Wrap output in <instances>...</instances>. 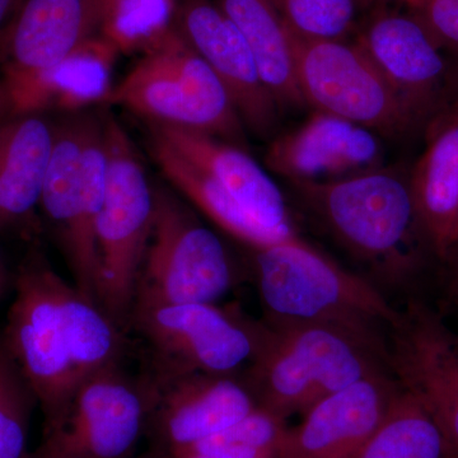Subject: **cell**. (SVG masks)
I'll list each match as a JSON object with an SVG mask.
<instances>
[{"label": "cell", "instance_id": "cell-36", "mask_svg": "<svg viewBox=\"0 0 458 458\" xmlns=\"http://www.w3.org/2000/svg\"><path fill=\"white\" fill-rule=\"evenodd\" d=\"M370 2H379V3H388V2H400V3H403V4H406V3L409 2V0H370Z\"/></svg>", "mask_w": 458, "mask_h": 458}, {"label": "cell", "instance_id": "cell-8", "mask_svg": "<svg viewBox=\"0 0 458 458\" xmlns=\"http://www.w3.org/2000/svg\"><path fill=\"white\" fill-rule=\"evenodd\" d=\"M56 271L38 250L21 262L14 301L2 331L9 352L35 394L45 423L64 409L84 378L75 367L71 344L57 309Z\"/></svg>", "mask_w": 458, "mask_h": 458}, {"label": "cell", "instance_id": "cell-20", "mask_svg": "<svg viewBox=\"0 0 458 458\" xmlns=\"http://www.w3.org/2000/svg\"><path fill=\"white\" fill-rule=\"evenodd\" d=\"M101 0H26L12 26L5 80L29 77L98 35Z\"/></svg>", "mask_w": 458, "mask_h": 458}, {"label": "cell", "instance_id": "cell-31", "mask_svg": "<svg viewBox=\"0 0 458 458\" xmlns=\"http://www.w3.org/2000/svg\"><path fill=\"white\" fill-rule=\"evenodd\" d=\"M448 295H450L452 301L458 303V258L456 262H454L451 282L450 284H448Z\"/></svg>", "mask_w": 458, "mask_h": 458}, {"label": "cell", "instance_id": "cell-14", "mask_svg": "<svg viewBox=\"0 0 458 458\" xmlns=\"http://www.w3.org/2000/svg\"><path fill=\"white\" fill-rule=\"evenodd\" d=\"M174 29L213 69L245 128L259 137H269L280 108L245 38L216 0H177Z\"/></svg>", "mask_w": 458, "mask_h": 458}, {"label": "cell", "instance_id": "cell-34", "mask_svg": "<svg viewBox=\"0 0 458 458\" xmlns=\"http://www.w3.org/2000/svg\"><path fill=\"white\" fill-rule=\"evenodd\" d=\"M4 107H7V102H5L4 89H3V86L0 84V113H2Z\"/></svg>", "mask_w": 458, "mask_h": 458}, {"label": "cell", "instance_id": "cell-24", "mask_svg": "<svg viewBox=\"0 0 458 458\" xmlns=\"http://www.w3.org/2000/svg\"><path fill=\"white\" fill-rule=\"evenodd\" d=\"M152 147L157 165L165 179L229 236L251 247L254 251L293 238L265 227L221 185L165 141L153 137Z\"/></svg>", "mask_w": 458, "mask_h": 458}, {"label": "cell", "instance_id": "cell-37", "mask_svg": "<svg viewBox=\"0 0 458 458\" xmlns=\"http://www.w3.org/2000/svg\"><path fill=\"white\" fill-rule=\"evenodd\" d=\"M458 243V223L456 225V229H454V246H456Z\"/></svg>", "mask_w": 458, "mask_h": 458}, {"label": "cell", "instance_id": "cell-3", "mask_svg": "<svg viewBox=\"0 0 458 458\" xmlns=\"http://www.w3.org/2000/svg\"><path fill=\"white\" fill-rule=\"evenodd\" d=\"M259 292L267 316L327 322L388 343L399 318L384 294L300 236L255 251Z\"/></svg>", "mask_w": 458, "mask_h": 458}, {"label": "cell", "instance_id": "cell-22", "mask_svg": "<svg viewBox=\"0 0 458 458\" xmlns=\"http://www.w3.org/2000/svg\"><path fill=\"white\" fill-rule=\"evenodd\" d=\"M55 128L40 114L0 123V231L31 218L40 207Z\"/></svg>", "mask_w": 458, "mask_h": 458}, {"label": "cell", "instance_id": "cell-26", "mask_svg": "<svg viewBox=\"0 0 458 458\" xmlns=\"http://www.w3.org/2000/svg\"><path fill=\"white\" fill-rule=\"evenodd\" d=\"M177 0H101L98 35L119 54L147 53L174 29Z\"/></svg>", "mask_w": 458, "mask_h": 458}, {"label": "cell", "instance_id": "cell-2", "mask_svg": "<svg viewBox=\"0 0 458 458\" xmlns=\"http://www.w3.org/2000/svg\"><path fill=\"white\" fill-rule=\"evenodd\" d=\"M291 183L336 240L379 276L400 282L418 269L421 241L428 240L403 172L379 167Z\"/></svg>", "mask_w": 458, "mask_h": 458}, {"label": "cell", "instance_id": "cell-19", "mask_svg": "<svg viewBox=\"0 0 458 458\" xmlns=\"http://www.w3.org/2000/svg\"><path fill=\"white\" fill-rule=\"evenodd\" d=\"M119 55L113 45L98 35L60 62L29 77L5 80V102L14 114L45 110L73 111L108 99L114 66Z\"/></svg>", "mask_w": 458, "mask_h": 458}, {"label": "cell", "instance_id": "cell-27", "mask_svg": "<svg viewBox=\"0 0 458 458\" xmlns=\"http://www.w3.org/2000/svg\"><path fill=\"white\" fill-rule=\"evenodd\" d=\"M286 429L285 419L258 406L233 426L172 458H276Z\"/></svg>", "mask_w": 458, "mask_h": 458}, {"label": "cell", "instance_id": "cell-15", "mask_svg": "<svg viewBox=\"0 0 458 458\" xmlns=\"http://www.w3.org/2000/svg\"><path fill=\"white\" fill-rule=\"evenodd\" d=\"M355 42L415 119L429 114L448 82L451 68L442 47L414 14L376 9Z\"/></svg>", "mask_w": 458, "mask_h": 458}, {"label": "cell", "instance_id": "cell-10", "mask_svg": "<svg viewBox=\"0 0 458 458\" xmlns=\"http://www.w3.org/2000/svg\"><path fill=\"white\" fill-rule=\"evenodd\" d=\"M149 387L123 366L87 377L27 458H131L147 432Z\"/></svg>", "mask_w": 458, "mask_h": 458}, {"label": "cell", "instance_id": "cell-4", "mask_svg": "<svg viewBox=\"0 0 458 458\" xmlns=\"http://www.w3.org/2000/svg\"><path fill=\"white\" fill-rule=\"evenodd\" d=\"M152 123L212 135L245 148V125L219 78L185 38L172 30L141 54L107 99Z\"/></svg>", "mask_w": 458, "mask_h": 458}, {"label": "cell", "instance_id": "cell-9", "mask_svg": "<svg viewBox=\"0 0 458 458\" xmlns=\"http://www.w3.org/2000/svg\"><path fill=\"white\" fill-rule=\"evenodd\" d=\"M149 348V369L241 375L254 357L252 318L214 303L134 304L128 333Z\"/></svg>", "mask_w": 458, "mask_h": 458}, {"label": "cell", "instance_id": "cell-12", "mask_svg": "<svg viewBox=\"0 0 458 458\" xmlns=\"http://www.w3.org/2000/svg\"><path fill=\"white\" fill-rule=\"evenodd\" d=\"M388 367L438 426L448 458H458V334L427 304L410 301L388 333Z\"/></svg>", "mask_w": 458, "mask_h": 458}, {"label": "cell", "instance_id": "cell-30", "mask_svg": "<svg viewBox=\"0 0 458 458\" xmlns=\"http://www.w3.org/2000/svg\"><path fill=\"white\" fill-rule=\"evenodd\" d=\"M405 5L439 47L458 51V0H409Z\"/></svg>", "mask_w": 458, "mask_h": 458}, {"label": "cell", "instance_id": "cell-18", "mask_svg": "<svg viewBox=\"0 0 458 458\" xmlns=\"http://www.w3.org/2000/svg\"><path fill=\"white\" fill-rule=\"evenodd\" d=\"M152 135L221 185L265 227L300 236L282 191L243 148L204 132L152 123Z\"/></svg>", "mask_w": 458, "mask_h": 458}, {"label": "cell", "instance_id": "cell-7", "mask_svg": "<svg viewBox=\"0 0 458 458\" xmlns=\"http://www.w3.org/2000/svg\"><path fill=\"white\" fill-rule=\"evenodd\" d=\"M237 279L236 267L219 237L176 195L155 188L152 237L134 304L216 303Z\"/></svg>", "mask_w": 458, "mask_h": 458}, {"label": "cell", "instance_id": "cell-5", "mask_svg": "<svg viewBox=\"0 0 458 458\" xmlns=\"http://www.w3.org/2000/svg\"><path fill=\"white\" fill-rule=\"evenodd\" d=\"M105 131L106 186L96 225L98 301L128 334L138 280L152 237L155 188L123 126L108 119Z\"/></svg>", "mask_w": 458, "mask_h": 458}, {"label": "cell", "instance_id": "cell-21", "mask_svg": "<svg viewBox=\"0 0 458 458\" xmlns=\"http://www.w3.org/2000/svg\"><path fill=\"white\" fill-rule=\"evenodd\" d=\"M409 183L428 243L445 258L458 223V111L433 123Z\"/></svg>", "mask_w": 458, "mask_h": 458}, {"label": "cell", "instance_id": "cell-11", "mask_svg": "<svg viewBox=\"0 0 458 458\" xmlns=\"http://www.w3.org/2000/svg\"><path fill=\"white\" fill-rule=\"evenodd\" d=\"M291 41L298 87L315 111L376 134L399 135L418 122L357 42L306 40L292 32Z\"/></svg>", "mask_w": 458, "mask_h": 458}, {"label": "cell", "instance_id": "cell-6", "mask_svg": "<svg viewBox=\"0 0 458 458\" xmlns=\"http://www.w3.org/2000/svg\"><path fill=\"white\" fill-rule=\"evenodd\" d=\"M107 174L105 123L78 117L55 128L40 207L55 231L74 285L98 301L96 225Z\"/></svg>", "mask_w": 458, "mask_h": 458}, {"label": "cell", "instance_id": "cell-32", "mask_svg": "<svg viewBox=\"0 0 458 458\" xmlns=\"http://www.w3.org/2000/svg\"><path fill=\"white\" fill-rule=\"evenodd\" d=\"M9 285V274L7 267H5L4 260H3L2 254H0V298L7 291Z\"/></svg>", "mask_w": 458, "mask_h": 458}, {"label": "cell", "instance_id": "cell-33", "mask_svg": "<svg viewBox=\"0 0 458 458\" xmlns=\"http://www.w3.org/2000/svg\"><path fill=\"white\" fill-rule=\"evenodd\" d=\"M13 4L14 0H0V26L4 22Z\"/></svg>", "mask_w": 458, "mask_h": 458}, {"label": "cell", "instance_id": "cell-16", "mask_svg": "<svg viewBox=\"0 0 458 458\" xmlns=\"http://www.w3.org/2000/svg\"><path fill=\"white\" fill-rule=\"evenodd\" d=\"M385 149L376 132L316 111L267 148V170L291 181L342 179L382 167Z\"/></svg>", "mask_w": 458, "mask_h": 458}, {"label": "cell", "instance_id": "cell-29", "mask_svg": "<svg viewBox=\"0 0 458 458\" xmlns=\"http://www.w3.org/2000/svg\"><path fill=\"white\" fill-rule=\"evenodd\" d=\"M289 31L306 40H346L357 29L358 0H271Z\"/></svg>", "mask_w": 458, "mask_h": 458}, {"label": "cell", "instance_id": "cell-38", "mask_svg": "<svg viewBox=\"0 0 458 458\" xmlns=\"http://www.w3.org/2000/svg\"><path fill=\"white\" fill-rule=\"evenodd\" d=\"M358 2H360V4H369V3H370V0H358Z\"/></svg>", "mask_w": 458, "mask_h": 458}, {"label": "cell", "instance_id": "cell-13", "mask_svg": "<svg viewBox=\"0 0 458 458\" xmlns=\"http://www.w3.org/2000/svg\"><path fill=\"white\" fill-rule=\"evenodd\" d=\"M143 376L150 393L147 432L170 458L258 408L240 375L148 370Z\"/></svg>", "mask_w": 458, "mask_h": 458}, {"label": "cell", "instance_id": "cell-17", "mask_svg": "<svg viewBox=\"0 0 458 458\" xmlns=\"http://www.w3.org/2000/svg\"><path fill=\"white\" fill-rule=\"evenodd\" d=\"M397 390L393 373H378L327 397L286 429L276 458L357 457Z\"/></svg>", "mask_w": 458, "mask_h": 458}, {"label": "cell", "instance_id": "cell-35", "mask_svg": "<svg viewBox=\"0 0 458 458\" xmlns=\"http://www.w3.org/2000/svg\"><path fill=\"white\" fill-rule=\"evenodd\" d=\"M448 81H452V82L458 86V68L456 71H450V77H448Z\"/></svg>", "mask_w": 458, "mask_h": 458}, {"label": "cell", "instance_id": "cell-25", "mask_svg": "<svg viewBox=\"0 0 458 458\" xmlns=\"http://www.w3.org/2000/svg\"><path fill=\"white\" fill-rule=\"evenodd\" d=\"M355 458H448V452L432 417L399 385L381 423Z\"/></svg>", "mask_w": 458, "mask_h": 458}, {"label": "cell", "instance_id": "cell-1", "mask_svg": "<svg viewBox=\"0 0 458 458\" xmlns=\"http://www.w3.org/2000/svg\"><path fill=\"white\" fill-rule=\"evenodd\" d=\"M254 357L241 372L259 408L304 415L321 401L378 373H391L388 344L327 322L252 318Z\"/></svg>", "mask_w": 458, "mask_h": 458}, {"label": "cell", "instance_id": "cell-23", "mask_svg": "<svg viewBox=\"0 0 458 458\" xmlns=\"http://www.w3.org/2000/svg\"><path fill=\"white\" fill-rule=\"evenodd\" d=\"M254 56L279 108L306 105L295 77L291 32L271 0H216Z\"/></svg>", "mask_w": 458, "mask_h": 458}, {"label": "cell", "instance_id": "cell-39", "mask_svg": "<svg viewBox=\"0 0 458 458\" xmlns=\"http://www.w3.org/2000/svg\"><path fill=\"white\" fill-rule=\"evenodd\" d=\"M185 458H212V457H204V456H191V457H185Z\"/></svg>", "mask_w": 458, "mask_h": 458}, {"label": "cell", "instance_id": "cell-28", "mask_svg": "<svg viewBox=\"0 0 458 458\" xmlns=\"http://www.w3.org/2000/svg\"><path fill=\"white\" fill-rule=\"evenodd\" d=\"M35 394L0 331V458H27Z\"/></svg>", "mask_w": 458, "mask_h": 458}]
</instances>
